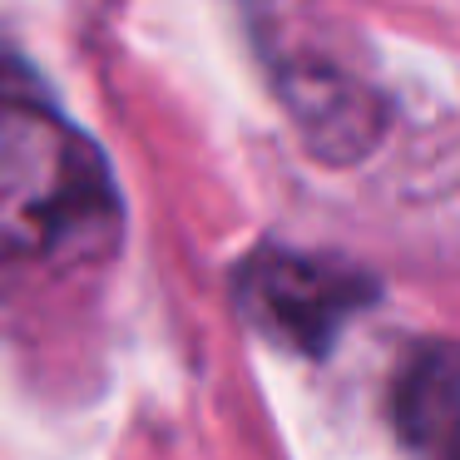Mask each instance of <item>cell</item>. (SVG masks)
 Instances as JSON below:
<instances>
[{
    "label": "cell",
    "instance_id": "obj_1",
    "mask_svg": "<svg viewBox=\"0 0 460 460\" xmlns=\"http://www.w3.org/2000/svg\"><path fill=\"white\" fill-rule=\"evenodd\" d=\"M124 243V199L90 134L35 94H0V258L84 268Z\"/></svg>",
    "mask_w": 460,
    "mask_h": 460
},
{
    "label": "cell",
    "instance_id": "obj_2",
    "mask_svg": "<svg viewBox=\"0 0 460 460\" xmlns=\"http://www.w3.org/2000/svg\"><path fill=\"white\" fill-rule=\"evenodd\" d=\"M233 292L238 312L282 351L327 357L341 332L381 297V282L332 252L258 248L243 258Z\"/></svg>",
    "mask_w": 460,
    "mask_h": 460
},
{
    "label": "cell",
    "instance_id": "obj_3",
    "mask_svg": "<svg viewBox=\"0 0 460 460\" xmlns=\"http://www.w3.org/2000/svg\"><path fill=\"white\" fill-rule=\"evenodd\" d=\"M391 420L411 460H460V341H420L391 381Z\"/></svg>",
    "mask_w": 460,
    "mask_h": 460
},
{
    "label": "cell",
    "instance_id": "obj_4",
    "mask_svg": "<svg viewBox=\"0 0 460 460\" xmlns=\"http://www.w3.org/2000/svg\"><path fill=\"white\" fill-rule=\"evenodd\" d=\"M282 104L292 110L307 144L332 164H351L381 139L386 104L361 80L327 65H292L282 75Z\"/></svg>",
    "mask_w": 460,
    "mask_h": 460
}]
</instances>
